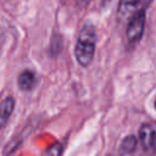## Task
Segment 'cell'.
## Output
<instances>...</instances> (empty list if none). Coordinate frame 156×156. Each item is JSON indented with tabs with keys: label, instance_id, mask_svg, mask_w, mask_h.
I'll list each match as a JSON object with an SVG mask.
<instances>
[{
	"label": "cell",
	"instance_id": "obj_1",
	"mask_svg": "<svg viewBox=\"0 0 156 156\" xmlns=\"http://www.w3.org/2000/svg\"><path fill=\"white\" fill-rule=\"evenodd\" d=\"M96 46V32L93 24L85 23L77 38L74 45V57L76 61L82 67H88L94 58Z\"/></svg>",
	"mask_w": 156,
	"mask_h": 156
},
{
	"label": "cell",
	"instance_id": "obj_2",
	"mask_svg": "<svg viewBox=\"0 0 156 156\" xmlns=\"http://www.w3.org/2000/svg\"><path fill=\"white\" fill-rule=\"evenodd\" d=\"M145 22H146L145 7H141L140 10L135 11L128 20V24L126 28V38L130 45H135L140 41L145 30Z\"/></svg>",
	"mask_w": 156,
	"mask_h": 156
},
{
	"label": "cell",
	"instance_id": "obj_3",
	"mask_svg": "<svg viewBox=\"0 0 156 156\" xmlns=\"http://www.w3.org/2000/svg\"><path fill=\"white\" fill-rule=\"evenodd\" d=\"M155 124L151 122H145L139 128V141L141 143V146L145 151L152 150L155 147Z\"/></svg>",
	"mask_w": 156,
	"mask_h": 156
},
{
	"label": "cell",
	"instance_id": "obj_4",
	"mask_svg": "<svg viewBox=\"0 0 156 156\" xmlns=\"http://www.w3.org/2000/svg\"><path fill=\"white\" fill-rule=\"evenodd\" d=\"M37 84H38V77L35 72L29 68L23 69L17 77V87L21 91L24 93L32 91L37 87Z\"/></svg>",
	"mask_w": 156,
	"mask_h": 156
},
{
	"label": "cell",
	"instance_id": "obj_5",
	"mask_svg": "<svg viewBox=\"0 0 156 156\" xmlns=\"http://www.w3.org/2000/svg\"><path fill=\"white\" fill-rule=\"evenodd\" d=\"M139 2L140 0H119L117 7V20L119 22L128 21L130 16L135 12Z\"/></svg>",
	"mask_w": 156,
	"mask_h": 156
},
{
	"label": "cell",
	"instance_id": "obj_6",
	"mask_svg": "<svg viewBox=\"0 0 156 156\" xmlns=\"http://www.w3.org/2000/svg\"><path fill=\"white\" fill-rule=\"evenodd\" d=\"M16 101L13 96H6L1 102H0V130L4 128L9 118L11 117L13 110H15Z\"/></svg>",
	"mask_w": 156,
	"mask_h": 156
},
{
	"label": "cell",
	"instance_id": "obj_7",
	"mask_svg": "<svg viewBox=\"0 0 156 156\" xmlns=\"http://www.w3.org/2000/svg\"><path fill=\"white\" fill-rule=\"evenodd\" d=\"M136 145H138V139L135 135L133 134H129L127 136L123 138V140L121 141L119 144V155L121 156H126V155H130L135 151L136 149Z\"/></svg>",
	"mask_w": 156,
	"mask_h": 156
},
{
	"label": "cell",
	"instance_id": "obj_8",
	"mask_svg": "<svg viewBox=\"0 0 156 156\" xmlns=\"http://www.w3.org/2000/svg\"><path fill=\"white\" fill-rule=\"evenodd\" d=\"M62 155V144L56 141L52 145H50L43 154L41 156H61Z\"/></svg>",
	"mask_w": 156,
	"mask_h": 156
},
{
	"label": "cell",
	"instance_id": "obj_9",
	"mask_svg": "<svg viewBox=\"0 0 156 156\" xmlns=\"http://www.w3.org/2000/svg\"><path fill=\"white\" fill-rule=\"evenodd\" d=\"M61 48H62V39H61V37H58V38H52V39H51V43H50V45H49L48 52L50 54L52 50H55L54 56H56V55L61 51Z\"/></svg>",
	"mask_w": 156,
	"mask_h": 156
}]
</instances>
